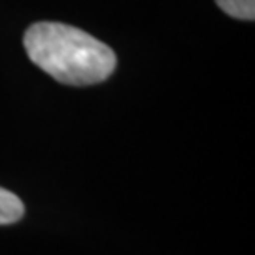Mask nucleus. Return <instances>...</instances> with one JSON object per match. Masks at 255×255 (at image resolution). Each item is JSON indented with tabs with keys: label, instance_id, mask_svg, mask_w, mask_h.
Masks as SVG:
<instances>
[{
	"label": "nucleus",
	"instance_id": "nucleus-3",
	"mask_svg": "<svg viewBox=\"0 0 255 255\" xmlns=\"http://www.w3.org/2000/svg\"><path fill=\"white\" fill-rule=\"evenodd\" d=\"M216 4L231 17L244 21L255 19V0H216Z\"/></svg>",
	"mask_w": 255,
	"mask_h": 255
},
{
	"label": "nucleus",
	"instance_id": "nucleus-2",
	"mask_svg": "<svg viewBox=\"0 0 255 255\" xmlns=\"http://www.w3.org/2000/svg\"><path fill=\"white\" fill-rule=\"evenodd\" d=\"M25 216V206L15 193L0 187V225H11Z\"/></svg>",
	"mask_w": 255,
	"mask_h": 255
},
{
	"label": "nucleus",
	"instance_id": "nucleus-1",
	"mask_svg": "<svg viewBox=\"0 0 255 255\" xmlns=\"http://www.w3.org/2000/svg\"><path fill=\"white\" fill-rule=\"evenodd\" d=\"M28 59L57 82L66 85H95L116 70V53L104 42L82 28L42 21L27 28Z\"/></svg>",
	"mask_w": 255,
	"mask_h": 255
}]
</instances>
